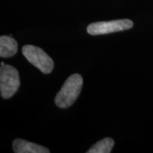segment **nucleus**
Masks as SVG:
<instances>
[{"label": "nucleus", "mask_w": 153, "mask_h": 153, "mask_svg": "<svg viewBox=\"0 0 153 153\" xmlns=\"http://www.w3.org/2000/svg\"><path fill=\"white\" fill-rule=\"evenodd\" d=\"M82 87V77L79 74H72L64 82L56 94L55 104L60 108H67L76 101Z\"/></svg>", "instance_id": "obj_1"}, {"label": "nucleus", "mask_w": 153, "mask_h": 153, "mask_svg": "<svg viewBox=\"0 0 153 153\" xmlns=\"http://www.w3.org/2000/svg\"><path fill=\"white\" fill-rule=\"evenodd\" d=\"M20 87L19 72L14 66L1 63L0 68V91L4 99L11 98Z\"/></svg>", "instance_id": "obj_2"}, {"label": "nucleus", "mask_w": 153, "mask_h": 153, "mask_svg": "<svg viewBox=\"0 0 153 153\" xmlns=\"http://www.w3.org/2000/svg\"><path fill=\"white\" fill-rule=\"evenodd\" d=\"M22 54L26 59L44 74H49L54 69V61L44 50L33 45H25Z\"/></svg>", "instance_id": "obj_3"}, {"label": "nucleus", "mask_w": 153, "mask_h": 153, "mask_svg": "<svg viewBox=\"0 0 153 153\" xmlns=\"http://www.w3.org/2000/svg\"><path fill=\"white\" fill-rule=\"evenodd\" d=\"M133 26L134 22L128 19L94 22L88 26L87 33L90 35H103L128 30L133 27Z\"/></svg>", "instance_id": "obj_4"}, {"label": "nucleus", "mask_w": 153, "mask_h": 153, "mask_svg": "<svg viewBox=\"0 0 153 153\" xmlns=\"http://www.w3.org/2000/svg\"><path fill=\"white\" fill-rule=\"evenodd\" d=\"M13 149L16 153H49L48 148L24 140L16 139L13 142Z\"/></svg>", "instance_id": "obj_5"}, {"label": "nucleus", "mask_w": 153, "mask_h": 153, "mask_svg": "<svg viewBox=\"0 0 153 153\" xmlns=\"http://www.w3.org/2000/svg\"><path fill=\"white\" fill-rule=\"evenodd\" d=\"M18 50V44L10 36L3 35L0 37V56L8 58L15 55Z\"/></svg>", "instance_id": "obj_6"}, {"label": "nucleus", "mask_w": 153, "mask_h": 153, "mask_svg": "<svg viewBox=\"0 0 153 153\" xmlns=\"http://www.w3.org/2000/svg\"><path fill=\"white\" fill-rule=\"evenodd\" d=\"M114 146V140L111 138H105L95 143L88 153H110Z\"/></svg>", "instance_id": "obj_7"}]
</instances>
